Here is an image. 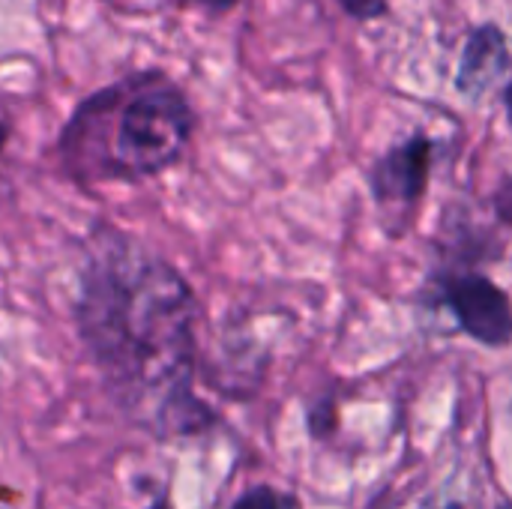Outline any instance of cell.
<instances>
[{
  "mask_svg": "<svg viewBox=\"0 0 512 509\" xmlns=\"http://www.w3.org/2000/svg\"><path fill=\"white\" fill-rule=\"evenodd\" d=\"M510 63L507 54V39L495 24H483L477 27L462 51V63H459V90L468 93L471 99H480L483 93H489L504 69Z\"/></svg>",
  "mask_w": 512,
  "mask_h": 509,
  "instance_id": "cell-5",
  "label": "cell"
},
{
  "mask_svg": "<svg viewBox=\"0 0 512 509\" xmlns=\"http://www.w3.org/2000/svg\"><path fill=\"white\" fill-rule=\"evenodd\" d=\"M234 509H300V501L270 486H255L234 504Z\"/></svg>",
  "mask_w": 512,
  "mask_h": 509,
  "instance_id": "cell-6",
  "label": "cell"
},
{
  "mask_svg": "<svg viewBox=\"0 0 512 509\" xmlns=\"http://www.w3.org/2000/svg\"><path fill=\"white\" fill-rule=\"evenodd\" d=\"M447 306L453 309L462 330L492 348H501L512 339L510 297L486 276L465 273L447 282Z\"/></svg>",
  "mask_w": 512,
  "mask_h": 509,
  "instance_id": "cell-3",
  "label": "cell"
},
{
  "mask_svg": "<svg viewBox=\"0 0 512 509\" xmlns=\"http://www.w3.org/2000/svg\"><path fill=\"white\" fill-rule=\"evenodd\" d=\"M432 168V141L411 138L402 147H393L372 171V189L378 201L390 204H414L429 180Z\"/></svg>",
  "mask_w": 512,
  "mask_h": 509,
  "instance_id": "cell-4",
  "label": "cell"
},
{
  "mask_svg": "<svg viewBox=\"0 0 512 509\" xmlns=\"http://www.w3.org/2000/svg\"><path fill=\"white\" fill-rule=\"evenodd\" d=\"M339 6L354 18H378L387 12V0H339Z\"/></svg>",
  "mask_w": 512,
  "mask_h": 509,
  "instance_id": "cell-7",
  "label": "cell"
},
{
  "mask_svg": "<svg viewBox=\"0 0 512 509\" xmlns=\"http://www.w3.org/2000/svg\"><path fill=\"white\" fill-rule=\"evenodd\" d=\"M498 509H512V507H510V504H501V507H498Z\"/></svg>",
  "mask_w": 512,
  "mask_h": 509,
  "instance_id": "cell-12",
  "label": "cell"
},
{
  "mask_svg": "<svg viewBox=\"0 0 512 509\" xmlns=\"http://www.w3.org/2000/svg\"><path fill=\"white\" fill-rule=\"evenodd\" d=\"M507 108H510V120H512V87H510V93H507Z\"/></svg>",
  "mask_w": 512,
  "mask_h": 509,
  "instance_id": "cell-11",
  "label": "cell"
},
{
  "mask_svg": "<svg viewBox=\"0 0 512 509\" xmlns=\"http://www.w3.org/2000/svg\"><path fill=\"white\" fill-rule=\"evenodd\" d=\"M150 509H174V507H171V501H168V498H159V501H156Z\"/></svg>",
  "mask_w": 512,
  "mask_h": 509,
  "instance_id": "cell-10",
  "label": "cell"
},
{
  "mask_svg": "<svg viewBox=\"0 0 512 509\" xmlns=\"http://www.w3.org/2000/svg\"><path fill=\"white\" fill-rule=\"evenodd\" d=\"M192 132L189 96L165 72H135L75 108L60 150L87 180H147L183 159Z\"/></svg>",
  "mask_w": 512,
  "mask_h": 509,
  "instance_id": "cell-2",
  "label": "cell"
},
{
  "mask_svg": "<svg viewBox=\"0 0 512 509\" xmlns=\"http://www.w3.org/2000/svg\"><path fill=\"white\" fill-rule=\"evenodd\" d=\"M75 327L117 411L156 438L195 435L210 411L195 396L198 303L189 282L135 237L99 228L87 243Z\"/></svg>",
  "mask_w": 512,
  "mask_h": 509,
  "instance_id": "cell-1",
  "label": "cell"
},
{
  "mask_svg": "<svg viewBox=\"0 0 512 509\" xmlns=\"http://www.w3.org/2000/svg\"><path fill=\"white\" fill-rule=\"evenodd\" d=\"M6 141H9V123H6V120H0V159H3Z\"/></svg>",
  "mask_w": 512,
  "mask_h": 509,
  "instance_id": "cell-9",
  "label": "cell"
},
{
  "mask_svg": "<svg viewBox=\"0 0 512 509\" xmlns=\"http://www.w3.org/2000/svg\"><path fill=\"white\" fill-rule=\"evenodd\" d=\"M192 3H201V6H207V9H216V12H225V9H231L237 0H192Z\"/></svg>",
  "mask_w": 512,
  "mask_h": 509,
  "instance_id": "cell-8",
  "label": "cell"
}]
</instances>
